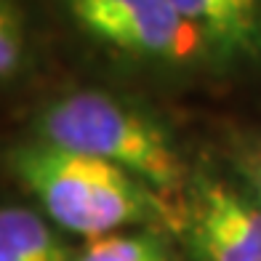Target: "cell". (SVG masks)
I'll list each match as a JSON object with an SVG mask.
<instances>
[{
    "label": "cell",
    "instance_id": "obj_1",
    "mask_svg": "<svg viewBox=\"0 0 261 261\" xmlns=\"http://www.w3.org/2000/svg\"><path fill=\"white\" fill-rule=\"evenodd\" d=\"M40 213L64 234L83 240L120 229L173 224V208L128 171L99 158L30 139L8 158Z\"/></svg>",
    "mask_w": 261,
    "mask_h": 261
},
{
    "label": "cell",
    "instance_id": "obj_2",
    "mask_svg": "<svg viewBox=\"0 0 261 261\" xmlns=\"http://www.w3.org/2000/svg\"><path fill=\"white\" fill-rule=\"evenodd\" d=\"M35 139L128 171L160 197H179L189 165L173 136L147 110L104 91H72L35 117Z\"/></svg>",
    "mask_w": 261,
    "mask_h": 261
},
{
    "label": "cell",
    "instance_id": "obj_3",
    "mask_svg": "<svg viewBox=\"0 0 261 261\" xmlns=\"http://www.w3.org/2000/svg\"><path fill=\"white\" fill-rule=\"evenodd\" d=\"M64 6L80 32L134 62L163 69L211 67L205 45L171 0H64Z\"/></svg>",
    "mask_w": 261,
    "mask_h": 261
},
{
    "label": "cell",
    "instance_id": "obj_4",
    "mask_svg": "<svg viewBox=\"0 0 261 261\" xmlns=\"http://www.w3.org/2000/svg\"><path fill=\"white\" fill-rule=\"evenodd\" d=\"M173 229L192 261H261V205L234 173L189 171Z\"/></svg>",
    "mask_w": 261,
    "mask_h": 261
},
{
    "label": "cell",
    "instance_id": "obj_5",
    "mask_svg": "<svg viewBox=\"0 0 261 261\" xmlns=\"http://www.w3.org/2000/svg\"><path fill=\"white\" fill-rule=\"evenodd\" d=\"M205 45L216 72L261 67V0H171Z\"/></svg>",
    "mask_w": 261,
    "mask_h": 261
},
{
    "label": "cell",
    "instance_id": "obj_6",
    "mask_svg": "<svg viewBox=\"0 0 261 261\" xmlns=\"http://www.w3.org/2000/svg\"><path fill=\"white\" fill-rule=\"evenodd\" d=\"M75 251L62 229L40 211L24 205H0V261H72Z\"/></svg>",
    "mask_w": 261,
    "mask_h": 261
},
{
    "label": "cell",
    "instance_id": "obj_7",
    "mask_svg": "<svg viewBox=\"0 0 261 261\" xmlns=\"http://www.w3.org/2000/svg\"><path fill=\"white\" fill-rule=\"evenodd\" d=\"M72 261H173V256L160 229L136 227L88 237Z\"/></svg>",
    "mask_w": 261,
    "mask_h": 261
},
{
    "label": "cell",
    "instance_id": "obj_8",
    "mask_svg": "<svg viewBox=\"0 0 261 261\" xmlns=\"http://www.w3.org/2000/svg\"><path fill=\"white\" fill-rule=\"evenodd\" d=\"M27 59V24L16 0H0V80L16 75Z\"/></svg>",
    "mask_w": 261,
    "mask_h": 261
},
{
    "label": "cell",
    "instance_id": "obj_9",
    "mask_svg": "<svg viewBox=\"0 0 261 261\" xmlns=\"http://www.w3.org/2000/svg\"><path fill=\"white\" fill-rule=\"evenodd\" d=\"M232 173L248 187V192L261 205V139H248L243 144H237Z\"/></svg>",
    "mask_w": 261,
    "mask_h": 261
}]
</instances>
